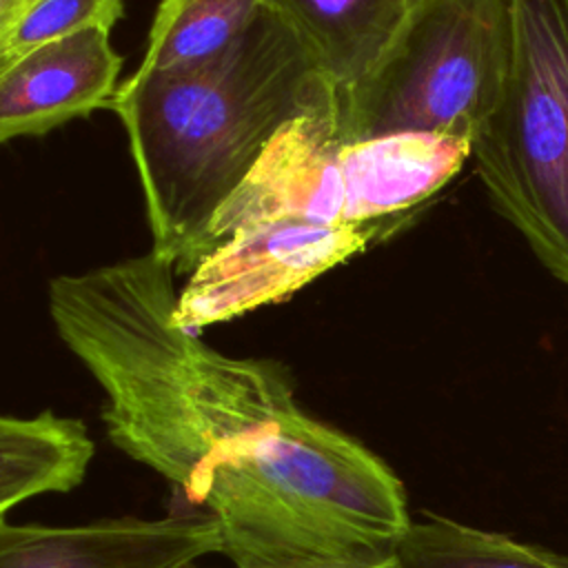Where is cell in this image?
I'll return each mask as SVG.
<instances>
[{"instance_id": "obj_1", "label": "cell", "mask_w": 568, "mask_h": 568, "mask_svg": "<svg viewBox=\"0 0 568 568\" xmlns=\"http://www.w3.org/2000/svg\"><path fill=\"white\" fill-rule=\"evenodd\" d=\"M173 266L153 251L49 284L60 339L102 386L106 437L191 506L282 450L308 415L288 368L231 357L173 322Z\"/></svg>"}, {"instance_id": "obj_5", "label": "cell", "mask_w": 568, "mask_h": 568, "mask_svg": "<svg viewBox=\"0 0 568 568\" xmlns=\"http://www.w3.org/2000/svg\"><path fill=\"white\" fill-rule=\"evenodd\" d=\"M406 222L326 224L286 217L242 229L195 264L178 293L173 322L197 335L206 326L282 302Z\"/></svg>"}, {"instance_id": "obj_8", "label": "cell", "mask_w": 568, "mask_h": 568, "mask_svg": "<svg viewBox=\"0 0 568 568\" xmlns=\"http://www.w3.org/2000/svg\"><path fill=\"white\" fill-rule=\"evenodd\" d=\"M120 69L106 29L78 31L16 60L0 73V144L109 109Z\"/></svg>"}, {"instance_id": "obj_3", "label": "cell", "mask_w": 568, "mask_h": 568, "mask_svg": "<svg viewBox=\"0 0 568 568\" xmlns=\"http://www.w3.org/2000/svg\"><path fill=\"white\" fill-rule=\"evenodd\" d=\"M504 2L506 78L470 158L499 215L568 286V0Z\"/></svg>"}, {"instance_id": "obj_6", "label": "cell", "mask_w": 568, "mask_h": 568, "mask_svg": "<svg viewBox=\"0 0 568 568\" xmlns=\"http://www.w3.org/2000/svg\"><path fill=\"white\" fill-rule=\"evenodd\" d=\"M339 111L300 115L282 124L206 229V255L242 229L271 220L346 222L337 164Z\"/></svg>"}, {"instance_id": "obj_4", "label": "cell", "mask_w": 568, "mask_h": 568, "mask_svg": "<svg viewBox=\"0 0 568 568\" xmlns=\"http://www.w3.org/2000/svg\"><path fill=\"white\" fill-rule=\"evenodd\" d=\"M506 67L504 0H415L377 67L339 95V135L439 133L473 146L499 102Z\"/></svg>"}, {"instance_id": "obj_7", "label": "cell", "mask_w": 568, "mask_h": 568, "mask_svg": "<svg viewBox=\"0 0 568 568\" xmlns=\"http://www.w3.org/2000/svg\"><path fill=\"white\" fill-rule=\"evenodd\" d=\"M222 552L211 515L118 517L82 526L0 519V568H182Z\"/></svg>"}, {"instance_id": "obj_12", "label": "cell", "mask_w": 568, "mask_h": 568, "mask_svg": "<svg viewBox=\"0 0 568 568\" xmlns=\"http://www.w3.org/2000/svg\"><path fill=\"white\" fill-rule=\"evenodd\" d=\"M268 0H162L135 75L175 73L226 51Z\"/></svg>"}, {"instance_id": "obj_13", "label": "cell", "mask_w": 568, "mask_h": 568, "mask_svg": "<svg viewBox=\"0 0 568 568\" xmlns=\"http://www.w3.org/2000/svg\"><path fill=\"white\" fill-rule=\"evenodd\" d=\"M399 568H568V555L426 513L395 548Z\"/></svg>"}, {"instance_id": "obj_15", "label": "cell", "mask_w": 568, "mask_h": 568, "mask_svg": "<svg viewBox=\"0 0 568 568\" xmlns=\"http://www.w3.org/2000/svg\"><path fill=\"white\" fill-rule=\"evenodd\" d=\"M328 568H399V561H397L395 552H390V555L362 559V561H353V564H342V566H328Z\"/></svg>"}, {"instance_id": "obj_14", "label": "cell", "mask_w": 568, "mask_h": 568, "mask_svg": "<svg viewBox=\"0 0 568 568\" xmlns=\"http://www.w3.org/2000/svg\"><path fill=\"white\" fill-rule=\"evenodd\" d=\"M124 0H24L0 36V73L27 53L84 29H106L122 18Z\"/></svg>"}, {"instance_id": "obj_16", "label": "cell", "mask_w": 568, "mask_h": 568, "mask_svg": "<svg viewBox=\"0 0 568 568\" xmlns=\"http://www.w3.org/2000/svg\"><path fill=\"white\" fill-rule=\"evenodd\" d=\"M22 4H24V0H0V36L4 33V29L9 27V22L20 11Z\"/></svg>"}, {"instance_id": "obj_2", "label": "cell", "mask_w": 568, "mask_h": 568, "mask_svg": "<svg viewBox=\"0 0 568 568\" xmlns=\"http://www.w3.org/2000/svg\"><path fill=\"white\" fill-rule=\"evenodd\" d=\"M142 184L151 251L178 271L206 255V229L275 131L339 111L297 27L273 2L217 58L175 73L129 75L111 100Z\"/></svg>"}, {"instance_id": "obj_10", "label": "cell", "mask_w": 568, "mask_h": 568, "mask_svg": "<svg viewBox=\"0 0 568 568\" xmlns=\"http://www.w3.org/2000/svg\"><path fill=\"white\" fill-rule=\"evenodd\" d=\"M297 27L342 93L384 58L415 0H268Z\"/></svg>"}, {"instance_id": "obj_9", "label": "cell", "mask_w": 568, "mask_h": 568, "mask_svg": "<svg viewBox=\"0 0 568 568\" xmlns=\"http://www.w3.org/2000/svg\"><path fill=\"white\" fill-rule=\"evenodd\" d=\"M473 155L464 138L388 133L342 142L337 164L346 222L410 220L413 209L442 191Z\"/></svg>"}, {"instance_id": "obj_17", "label": "cell", "mask_w": 568, "mask_h": 568, "mask_svg": "<svg viewBox=\"0 0 568 568\" xmlns=\"http://www.w3.org/2000/svg\"><path fill=\"white\" fill-rule=\"evenodd\" d=\"M182 568H206V566H202L200 561H191V564H186V566H182Z\"/></svg>"}, {"instance_id": "obj_11", "label": "cell", "mask_w": 568, "mask_h": 568, "mask_svg": "<svg viewBox=\"0 0 568 568\" xmlns=\"http://www.w3.org/2000/svg\"><path fill=\"white\" fill-rule=\"evenodd\" d=\"M95 444L80 419L51 410L0 415V519L18 504L82 484Z\"/></svg>"}]
</instances>
